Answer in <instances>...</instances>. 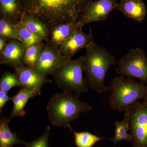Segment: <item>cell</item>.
Returning <instances> with one entry per match:
<instances>
[{
  "mask_svg": "<svg viewBox=\"0 0 147 147\" xmlns=\"http://www.w3.org/2000/svg\"><path fill=\"white\" fill-rule=\"evenodd\" d=\"M24 14L37 18L50 32L61 24L77 22L92 0H19Z\"/></svg>",
  "mask_w": 147,
  "mask_h": 147,
  "instance_id": "6da1fadb",
  "label": "cell"
},
{
  "mask_svg": "<svg viewBox=\"0 0 147 147\" xmlns=\"http://www.w3.org/2000/svg\"><path fill=\"white\" fill-rule=\"evenodd\" d=\"M83 56V70L85 73V85L98 94L109 90L104 83L109 68L115 65V57L104 47L94 42L86 48Z\"/></svg>",
  "mask_w": 147,
  "mask_h": 147,
  "instance_id": "7a4b0ae2",
  "label": "cell"
},
{
  "mask_svg": "<svg viewBox=\"0 0 147 147\" xmlns=\"http://www.w3.org/2000/svg\"><path fill=\"white\" fill-rule=\"evenodd\" d=\"M79 96L63 91L52 96L47 102L48 118L53 126L67 128L81 113L92 110L91 105L79 99Z\"/></svg>",
  "mask_w": 147,
  "mask_h": 147,
  "instance_id": "3957f363",
  "label": "cell"
},
{
  "mask_svg": "<svg viewBox=\"0 0 147 147\" xmlns=\"http://www.w3.org/2000/svg\"><path fill=\"white\" fill-rule=\"evenodd\" d=\"M109 87L110 107L120 112L137 101L147 97V86L143 82H137L129 77L120 76L114 77Z\"/></svg>",
  "mask_w": 147,
  "mask_h": 147,
  "instance_id": "277c9868",
  "label": "cell"
},
{
  "mask_svg": "<svg viewBox=\"0 0 147 147\" xmlns=\"http://www.w3.org/2000/svg\"><path fill=\"white\" fill-rule=\"evenodd\" d=\"M83 56L75 60L66 59L50 73L58 88L79 96L88 92L83 76Z\"/></svg>",
  "mask_w": 147,
  "mask_h": 147,
  "instance_id": "5b68a950",
  "label": "cell"
},
{
  "mask_svg": "<svg viewBox=\"0 0 147 147\" xmlns=\"http://www.w3.org/2000/svg\"><path fill=\"white\" fill-rule=\"evenodd\" d=\"M124 112L133 147H147V97L133 103Z\"/></svg>",
  "mask_w": 147,
  "mask_h": 147,
  "instance_id": "8992f818",
  "label": "cell"
},
{
  "mask_svg": "<svg viewBox=\"0 0 147 147\" xmlns=\"http://www.w3.org/2000/svg\"><path fill=\"white\" fill-rule=\"evenodd\" d=\"M117 65L116 72L120 75L137 78L147 84V57L140 47L131 49L118 61Z\"/></svg>",
  "mask_w": 147,
  "mask_h": 147,
  "instance_id": "52a82bcc",
  "label": "cell"
},
{
  "mask_svg": "<svg viewBox=\"0 0 147 147\" xmlns=\"http://www.w3.org/2000/svg\"><path fill=\"white\" fill-rule=\"evenodd\" d=\"M118 0L91 1L80 14L78 20L80 26L94 22L105 21L110 13L117 9Z\"/></svg>",
  "mask_w": 147,
  "mask_h": 147,
  "instance_id": "ba28073f",
  "label": "cell"
},
{
  "mask_svg": "<svg viewBox=\"0 0 147 147\" xmlns=\"http://www.w3.org/2000/svg\"><path fill=\"white\" fill-rule=\"evenodd\" d=\"M66 59L59 51L58 48L48 43L44 44L41 53L34 69L45 77L61 65Z\"/></svg>",
  "mask_w": 147,
  "mask_h": 147,
  "instance_id": "9c48e42d",
  "label": "cell"
},
{
  "mask_svg": "<svg viewBox=\"0 0 147 147\" xmlns=\"http://www.w3.org/2000/svg\"><path fill=\"white\" fill-rule=\"evenodd\" d=\"M94 41L92 32L85 33L80 28L71 35L58 48V50L66 59H70L79 50L86 47Z\"/></svg>",
  "mask_w": 147,
  "mask_h": 147,
  "instance_id": "30bf717a",
  "label": "cell"
},
{
  "mask_svg": "<svg viewBox=\"0 0 147 147\" xmlns=\"http://www.w3.org/2000/svg\"><path fill=\"white\" fill-rule=\"evenodd\" d=\"M17 74L21 87L28 90L40 89L43 85L53 81L38 73L34 69L30 68L24 63L13 68Z\"/></svg>",
  "mask_w": 147,
  "mask_h": 147,
  "instance_id": "8fae6325",
  "label": "cell"
},
{
  "mask_svg": "<svg viewBox=\"0 0 147 147\" xmlns=\"http://www.w3.org/2000/svg\"><path fill=\"white\" fill-rule=\"evenodd\" d=\"M26 47L16 40H9L0 53V64H6L12 68L23 63Z\"/></svg>",
  "mask_w": 147,
  "mask_h": 147,
  "instance_id": "7c38bea8",
  "label": "cell"
},
{
  "mask_svg": "<svg viewBox=\"0 0 147 147\" xmlns=\"http://www.w3.org/2000/svg\"><path fill=\"white\" fill-rule=\"evenodd\" d=\"M117 9L126 18L139 23L146 19V7L143 0H119Z\"/></svg>",
  "mask_w": 147,
  "mask_h": 147,
  "instance_id": "4fadbf2b",
  "label": "cell"
},
{
  "mask_svg": "<svg viewBox=\"0 0 147 147\" xmlns=\"http://www.w3.org/2000/svg\"><path fill=\"white\" fill-rule=\"evenodd\" d=\"M41 94V90L40 89L28 90L21 87L18 92L12 97L13 108L8 117L9 121L16 117H24L26 114L24 109L29 99Z\"/></svg>",
  "mask_w": 147,
  "mask_h": 147,
  "instance_id": "5bb4252c",
  "label": "cell"
},
{
  "mask_svg": "<svg viewBox=\"0 0 147 147\" xmlns=\"http://www.w3.org/2000/svg\"><path fill=\"white\" fill-rule=\"evenodd\" d=\"M80 28H82L78 21L59 24L51 31L50 39L47 43L58 48Z\"/></svg>",
  "mask_w": 147,
  "mask_h": 147,
  "instance_id": "9a60e30c",
  "label": "cell"
},
{
  "mask_svg": "<svg viewBox=\"0 0 147 147\" xmlns=\"http://www.w3.org/2000/svg\"><path fill=\"white\" fill-rule=\"evenodd\" d=\"M1 17L16 24L22 20L24 11L19 0H0Z\"/></svg>",
  "mask_w": 147,
  "mask_h": 147,
  "instance_id": "2e32d148",
  "label": "cell"
},
{
  "mask_svg": "<svg viewBox=\"0 0 147 147\" xmlns=\"http://www.w3.org/2000/svg\"><path fill=\"white\" fill-rule=\"evenodd\" d=\"M8 117H2L0 119V147H12L21 144L26 147L28 142L21 140L16 133L11 131L9 127Z\"/></svg>",
  "mask_w": 147,
  "mask_h": 147,
  "instance_id": "e0dca14e",
  "label": "cell"
},
{
  "mask_svg": "<svg viewBox=\"0 0 147 147\" xmlns=\"http://www.w3.org/2000/svg\"><path fill=\"white\" fill-rule=\"evenodd\" d=\"M21 21L29 30L42 40L48 42L50 39V32L46 26L38 19L24 14Z\"/></svg>",
  "mask_w": 147,
  "mask_h": 147,
  "instance_id": "ac0fdd59",
  "label": "cell"
},
{
  "mask_svg": "<svg viewBox=\"0 0 147 147\" xmlns=\"http://www.w3.org/2000/svg\"><path fill=\"white\" fill-rule=\"evenodd\" d=\"M16 27L18 40L26 48L32 44L42 42V39L31 32L22 21L16 24Z\"/></svg>",
  "mask_w": 147,
  "mask_h": 147,
  "instance_id": "d6986e66",
  "label": "cell"
},
{
  "mask_svg": "<svg viewBox=\"0 0 147 147\" xmlns=\"http://www.w3.org/2000/svg\"><path fill=\"white\" fill-rule=\"evenodd\" d=\"M68 127L74 134L75 144L77 147H92L98 142L104 139L103 138L98 137L88 131L76 132L70 125H69Z\"/></svg>",
  "mask_w": 147,
  "mask_h": 147,
  "instance_id": "ffe728a7",
  "label": "cell"
},
{
  "mask_svg": "<svg viewBox=\"0 0 147 147\" xmlns=\"http://www.w3.org/2000/svg\"><path fill=\"white\" fill-rule=\"evenodd\" d=\"M44 44L42 42L35 43L26 47L23 63L30 68H33L38 60Z\"/></svg>",
  "mask_w": 147,
  "mask_h": 147,
  "instance_id": "44dd1931",
  "label": "cell"
},
{
  "mask_svg": "<svg viewBox=\"0 0 147 147\" xmlns=\"http://www.w3.org/2000/svg\"><path fill=\"white\" fill-rule=\"evenodd\" d=\"M115 136L112 139H110L113 142L114 145L117 144L118 142L122 140H127L131 142L132 137L131 134H128L127 131L129 130L128 123L125 119L123 120L115 122Z\"/></svg>",
  "mask_w": 147,
  "mask_h": 147,
  "instance_id": "7402d4cb",
  "label": "cell"
},
{
  "mask_svg": "<svg viewBox=\"0 0 147 147\" xmlns=\"http://www.w3.org/2000/svg\"><path fill=\"white\" fill-rule=\"evenodd\" d=\"M21 86L18 75L16 72L5 71L0 79V90L7 92L14 87Z\"/></svg>",
  "mask_w": 147,
  "mask_h": 147,
  "instance_id": "603a6c76",
  "label": "cell"
},
{
  "mask_svg": "<svg viewBox=\"0 0 147 147\" xmlns=\"http://www.w3.org/2000/svg\"><path fill=\"white\" fill-rule=\"evenodd\" d=\"M0 37L9 40H18L16 24L11 23L7 18H0Z\"/></svg>",
  "mask_w": 147,
  "mask_h": 147,
  "instance_id": "cb8c5ba5",
  "label": "cell"
},
{
  "mask_svg": "<svg viewBox=\"0 0 147 147\" xmlns=\"http://www.w3.org/2000/svg\"><path fill=\"white\" fill-rule=\"evenodd\" d=\"M50 130V127L47 126L42 136L32 142H28L26 147H50L48 145V139Z\"/></svg>",
  "mask_w": 147,
  "mask_h": 147,
  "instance_id": "d4e9b609",
  "label": "cell"
},
{
  "mask_svg": "<svg viewBox=\"0 0 147 147\" xmlns=\"http://www.w3.org/2000/svg\"><path fill=\"white\" fill-rule=\"evenodd\" d=\"M7 92L0 90V113H2V110L4 106L7 102L11 100L12 97H9Z\"/></svg>",
  "mask_w": 147,
  "mask_h": 147,
  "instance_id": "484cf974",
  "label": "cell"
},
{
  "mask_svg": "<svg viewBox=\"0 0 147 147\" xmlns=\"http://www.w3.org/2000/svg\"><path fill=\"white\" fill-rule=\"evenodd\" d=\"M9 40L6 38L0 37V53L3 50Z\"/></svg>",
  "mask_w": 147,
  "mask_h": 147,
  "instance_id": "4316f807",
  "label": "cell"
}]
</instances>
